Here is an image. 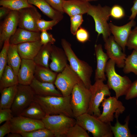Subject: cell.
Wrapping results in <instances>:
<instances>
[{
  "label": "cell",
  "instance_id": "cell-1",
  "mask_svg": "<svg viewBox=\"0 0 137 137\" xmlns=\"http://www.w3.org/2000/svg\"><path fill=\"white\" fill-rule=\"evenodd\" d=\"M71 95L62 96H42L35 94L34 101L41 107L46 114H62L74 118L71 108Z\"/></svg>",
  "mask_w": 137,
  "mask_h": 137
},
{
  "label": "cell",
  "instance_id": "cell-2",
  "mask_svg": "<svg viewBox=\"0 0 137 137\" xmlns=\"http://www.w3.org/2000/svg\"><path fill=\"white\" fill-rule=\"evenodd\" d=\"M61 44L70 66L78 75L85 86L89 89L92 85L91 78L93 72L92 67L77 57L72 49L71 44L65 39H61Z\"/></svg>",
  "mask_w": 137,
  "mask_h": 137
},
{
  "label": "cell",
  "instance_id": "cell-3",
  "mask_svg": "<svg viewBox=\"0 0 137 137\" xmlns=\"http://www.w3.org/2000/svg\"><path fill=\"white\" fill-rule=\"evenodd\" d=\"M76 123L91 132L94 137H112L111 123H106L98 117L85 113L75 118Z\"/></svg>",
  "mask_w": 137,
  "mask_h": 137
},
{
  "label": "cell",
  "instance_id": "cell-4",
  "mask_svg": "<svg viewBox=\"0 0 137 137\" xmlns=\"http://www.w3.org/2000/svg\"><path fill=\"white\" fill-rule=\"evenodd\" d=\"M115 64L113 61L110 59L107 64L105 72L107 78V84L110 89L114 91L115 96L118 99L126 95L132 82L128 76H121L116 72Z\"/></svg>",
  "mask_w": 137,
  "mask_h": 137
},
{
  "label": "cell",
  "instance_id": "cell-5",
  "mask_svg": "<svg viewBox=\"0 0 137 137\" xmlns=\"http://www.w3.org/2000/svg\"><path fill=\"white\" fill-rule=\"evenodd\" d=\"M71 95L70 103L74 118L87 113L91 94L82 81L74 86Z\"/></svg>",
  "mask_w": 137,
  "mask_h": 137
},
{
  "label": "cell",
  "instance_id": "cell-6",
  "mask_svg": "<svg viewBox=\"0 0 137 137\" xmlns=\"http://www.w3.org/2000/svg\"><path fill=\"white\" fill-rule=\"evenodd\" d=\"M111 8L107 6H102L91 5L87 13L93 18L95 23V31L97 36L102 35L104 42L111 36V32L108 21L110 16Z\"/></svg>",
  "mask_w": 137,
  "mask_h": 137
},
{
  "label": "cell",
  "instance_id": "cell-7",
  "mask_svg": "<svg viewBox=\"0 0 137 137\" xmlns=\"http://www.w3.org/2000/svg\"><path fill=\"white\" fill-rule=\"evenodd\" d=\"M45 128L52 131L55 137H66L70 129L76 124L75 118L60 114H46L42 120Z\"/></svg>",
  "mask_w": 137,
  "mask_h": 137
},
{
  "label": "cell",
  "instance_id": "cell-8",
  "mask_svg": "<svg viewBox=\"0 0 137 137\" xmlns=\"http://www.w3.org/2000/svg\"><path fill=\"white\" fill-rule=\"evenodd\" d=\"M95 81L89 89L91 97L87 113L98 117L101 113L99 109L100 104L106 96H110L111 93L108 86L103 80L99 79Z\"/></svg>",
  "mask_w": 137,
  "mask_h": 137
},
{
  "label": "cell",
  "instance_id": "cell-9",
  "mask_svg": "<svg viewBox=\"0 0 137 137\" xmlns=\"http://www.w3.org/2000/svg\"><path fill=\"white\" fill-rule=\"evenodd\" d=\"M82 81L77 74L67 64L64 69L58 73L54 83L62 96L70 95L74 86Z\"/></svg>",
  "mask_w": 137,
  "mask_h": 137
},
{
  "label": "cell",
  "instance_id": "cell-10",
  "mask_svg": "<svg viewBox=\"0 0 137 137\" xmlns=\"http://www.w3.org/2000/svg\"><path fill=\"white\" fill-rule=\"evenodd\" d=\"M35 93L30 85L19 84L11 109L13 115H19L34 100Z\"/></svg>",
  "mask_w": 137,
  "mask_h": 137
},
{
  "label": "cell",
  "instance_id": "cell-11",
  "mask_svg": "<svg viewBox=\"0 0 137 137\" xmlns=\"http://www.w3.org/2000/svg\"><path fill=\"white\" fill-rule=\"evenodd\" d=\"M101 103L102 111L98 118L106 123L113 122L114 118H118L125 110L122 102L115 96L105 98Z\"/></svg>",
  "mask_w": 137,
  "mask_h": 137
},
{
  "label": "cell",
  "instance_id": "cell-12",
  "mask_svg": "<svg viewBox=\"0 0 137 137\" xmlns=\"http://www.w3.org/2000/svg\"><path fill=\"white\" fill-rule=\"evenodd\" d=\"M41 17V14L33 5L22 9L18 11V26L31 31L40 32L37 23Z\"/></svg>",
  "mask_w": 137,
  "mask_h": 137
},
{
  "label": "cell",
  "instance_id": "cell-13",
  "mask_svg": "<svg viewBox=\"0 0 137 137\" xmlns=\"http://www.w3.org/2000/svg\"><path fill=\"white\" fill-rule=\"evenodd\" d=\"M10 121L11 132L21 134L45 128L42 120L33 119L20 115L14 116Z\"/></svg>",
  "mask_w": 137,
  "mask_h": 137
},
{
  "label": "cell",
  "instance_id": "cell-14",
  "mask_svg": "<svg viewBox=\"0 0 137 137\" xmlns=\"http://www.w3.org/2000/svg\"><path fill=\"white\" fill-rule=\"evenodd\" d=\"M18 11L11 10L1 24L0 26V48L2 49L6 41L10 39L17 29Z\"/></svg>",
  "mask_w": 137,
  "mask_h": 137
},
{
  "label": "cell",
  "instance_id": "cell-15",
  "mask_svg": "<svg viewBox=\"0 0 137 137\" xmlns=\"http://www.w3.org/2000/svg\"><path fill=\"white\" fill-rule=\"evenodd\" d=\"M105 42V48L109 59L115 62L117 67L123 68L127 56L121 47L115 41L113 36H110Z\"/></svg>",
  "mask_w": 137,
  "mask_h": 137
},
{
  "label": "cell",
  "instance_id": "cell-16",
  "mask_svg": "<svg viewBox=\"0 0 137 137\" xmlns=\"http://www.w3.org/2000/svg\"><path fill=\"white\" fill-rule=\"evenodd\" d=\"M136 25L134 20L121 26L115 25L112 23H109L110 28L115 41L122 47L123 51L125 52L127 42L132 30V27Z\"/></svg>",
  "mask_w": 137,
  "mask_h": 137
},
{
  "label": "cell",
  "instance_id": "cell-17",
  "mask_svg": "<svg viewBox=\"0 0 137 137\" xmlns=\"http://www.w3.org/2000/svg\"><path fill=\"white\" fill-rule=\"evenodd\" d=\"M36 65L32 59H22L17 75L19 84L30 85L35 78Z\"/></svg>",
  "mask_w": 137,
  "mask_h": 137
},
{
  "label": "cell",
  "instance_id": "cell-18",
  "mask_svg": "<svg viewBox=\"0 0 137 137\" xmlns=\"http://www.w3.org/2000/svg\"><path fill=\"white\" fill-rule=\"evenodd\" d=\"M50 59V69L58 73L61 72L67 64V58L63 49L54 45L51 46Z\"/></svg>",
  "mask_w": 137,
  "mask_h": 137
},
{
  "label": "cell",
  "instance_id": "cell-19",
  "mask_svg": "<svg viewBox=\"0 0 137 137\" xmlns=\"http://www.w3.org/2000/svg\"><path fill=\"white\" fill-rule=\"evenodd\" d=\"M94 49L97 62L94 80L95 81L100 79L104 81L106 80L105 71L109 58L107 53H105L103 50L101 44H95Z\"/></svg>",
  "mask_w": 137,
  "mask_h": 137
},
{
  "label": "cell",
  "instance_id": "cell-20",
  "mask_svg": "<svg viewBox=\"0 0 137 137\" xmlns=\"http://www.w3.org/2000/svg\"><path fill=\"white\" fill-rule=\"evenodd\" d=\"M91 5L83 0H64L63 7L64 12L70 17L87 13Z\"/></svg>",
  "mask_w": 137,
  "mask_h": 137
},
{
  "label": "cell",
  "instance_id": "cell-21",
  "mask_svg": "<svg viewBox=\"0 0 137 137\" xmlns=\"http://www.w3.org/2000/svg\"><path fill=\"white\" fill-rule=\"evenodd\" d=\"M54 84L40 81L35 78L30 85L36 95L42 96H62V93L56 89Z\"/></svg>",
  "mask_w": 137,
  "mask_h": 137
},
{
  "label": "cell",
  "instance_id": "cell-22",
  "mask_svg": "<svg viewBox=\"0 0 137 137\" xmlns=\"http://www.w3.org/2000/svg\"><path fill=\"white\" fill-rule=\"evenodd\" d=\"M40 32H35L19 27L9 39L10 44L20 43L40 40Z\"/></svg>",
  "mask_w": 137,
  "mask_h": 137
},
{
  "label": "cell",
  "instance_id": "cell-23",
  "mask_svg": "<svg viewBox=\"0 0 137 137\" xmlns=\"http://www.w3.org/2000/svg\"><path fill=\"white\" fill-rule=\"evenodd\" d=\"M42 45L40 40L17 45L18 52L22 59L33 60Z\"/></svg>",
  "mask_w": 137,
  "mask_h": 137
},
{
  "label": "cell",
  "instance_id": "cell-24",
  "mask_svg": "<svg viewBox=\"0 0 137 137\" xmlns=\"http://www.w3.org/2000/svg\"><path fill=\"white\" fill-rule=\"evenodd\" d=\"M30 4L38 8L49 18L60 22L63 19V14L55 10L45 0H28Z\"/></svg>",
  "mask_w": 137,
  "mask_h": 137
},
{
  "label": "cell",
  "instance_id": "cell-25",
  "mask_svg": "<svg viewBox=\"0 0 137 137\" xmlns=\"http://www.w3.org/2000/svg\"><path fill=\"white\" fill-rule=\"evenodd\" d=\"M19 84L17 75L12 68L7 65L0 77V91L5 88Z\"/></svg>",
  "mask_w": 137,
  "mask_h": 137
},
{
  "label": "cell",
  "instance_id": "cell-26",
  "mask_svg": "<svg viewBox=\"0 0 137 137\" xmlns=\"http://www.w3.org/2000/svg\"><path fill=\"white\" fill-rule=\"evenodd\" d=\"M17 45L10 44L7 52V64L11 67L17 75L21 63Z\"/></svg>",
  "mask_w": 137,
  "mask_h": 137
},
{
  "label": "cell",
  "instance_id": "cell-27",
  "mask_svg": "<svg viewBox=\"0 0 137 137\" xmlns=\"http://www.w3.org/2000/svg\"><path fill=\"white\" fill-rule=\"evenodd\" d=\"M18 85L5 88L0 91V109L11 108L17 92Z\"/></svg>",
  "mask_w": 137,
  "mask_h": 137
},
{
  "label": "cell",
  "instance_id": "cell-28",
  "mask_svg": "<svg viewBox=\"0 0 137 137\" xmlns=\"http://www.w3.org/2000/svg\"><path fill=\"white\" fill-rule=\"evenodd\" d=\"M58 74L49 68L37 65L35 78L41 82L54 84Z\"/></svg>",
  "mask_w": 137,
  "mask_h": 137
},
{
  "label": "cell",
  "instance_id": "cell-29",
  "mask_svg": "<svg viewBox=\"0 0 137 137\" xmlns=\"http://www.w3.org/2000/svg\"><path fill=\"white\" fill-rule=\"evenodd\" d=\"M19 115L33 119L42 120L46 114L40 106L34 100Z\"/></svg>",
  "mask_w": 137,
  "mask_h": 137
},
{
  "label": "cell",
  "instance_id": "cell-30",
  "mask_svg": "<svg viewBox=\"0 0 137 137\" xmlns=\"http://www.w3.org/2000/svg\"><path fill=\"white\" fill-rule=\"evenodd\" d=\"M130 119V115L127 116L125 120V123L121 124L118 120V118H116V122L114 126L111 125L112 131L114 137H134L136 135L132 134L129 128L128 125Z\"/></svg>",
  "mask_w": 137,
  "mask_h": 137
},
{
  "label": "cell",
  "instance_id": "cell-31",
  "mask_svg": "<svg viewBox=\"0 0 137 137\" xmlns=\"http://www.w3.org/2000/svg\"><path fill=\"white\" fill-rule=\"evenodd\" d=\"M52 44H48L42 45L33 60L37 65L49 68V61Z\"/></svg>",
  "mask_w": 137,
  "mask_h": 137
},
{
  "label": "cell",
  "instance_id": "cell-32",
  "mask_svg": "<svg viewBox=\"0 0 137 137\" xmlns=\"http://www.w3.org/2000/svg\"><path fill=\"white\" fill-rule=\"evenodd\" d=\"M0 5L11 10L16 11L33 6L29 3L28 0H0Z\"/></svg>",
  "mask_w": 137,
  "mask_h": 137
},
{
  "label": "cell",
  "instance_id": "cell-33",
  "mask_svg": "<svg viewBox=\"0 0 137 137\" xmlns=\"http://www.w3.org/2000/svg\"><path fill=\"white\" fill-rule=\"evenodd\" d=\"M123 71L125 74L132 72L137 76V50H133L126 57Z\"/></svg>",
  "mask_w": 137,
  "mask_h": 137
},
{
  "label": "cell",
  "instance_id": "cell-34",
  "mask_svg": "<svg viewBox=\"0 0 137 137\" xmlns=\"http://www.w3.org/2000/svg\"><path fill=\"white\" fill-rule=\"evenodd\" d=\"M23 137H54L53 132L46 128L21 134Z\"/></svg>",
  "mask_w": 137,
  "mask_h": 137
},
{
  "label": "cell",
  "instance_id": "cell-35",
  "mask_svg": "<svg viewBox=\"0 0 137 137\" xmlns=\"http://www.w3.org/2000/svg\"><path fill=\"white\" fill-rule=\"evenodd\" d=\"M66 137H89L90 135L84 129L76 124L67 132Z\"/></svg>",
  "mask_w": 137,
  "mask_h": 137
},
{
  "label": "cell",
  "instance_id": "cell-36",
  "mask_svg": "<svg viewBox=\"0 0 137 137\" xmlns=\"http://www.w3.org/2000/svg\"><path fill=\"white\" fill-rule=\"evenodd\" d=\"M10 45L9 40L5 41L0 53V77L7 65V52Z\"/></svg>",
  "mask_w": 137,
  "mask_h": 137
},
{
  "label": "cell",
  "instance_id": "cell-37",
  "mask_svg": "<svg viewBox=\"0 0 137 137\" xmlns=\"http://www.w3.org/2000/svg\"><path fill=\"white\" fill-rule=\"evenodd\" d=\"M82 14H77L70 16V31L74 35L80 27L83 21Z\"/></svg>",
  "mask_w": 137,
  "mask_h": 137
},
{
  "label": "cell",
  "instance_id": "cell-38",
  "mask_svg": "<svg viewBox=\"0 0 137 137\" xmlns=\"http://www.w3.org/2000/svg\"><path fill=\"white\" fill-rule=\"evenodd\" d=\"M59 22L58 21L53 20L51 21H46L41 18L38 21L37 27L40 32L51 30L53 27Z\"/></svg>",
  "mask_w": 137,
  "mask_h": 137
},
{
  "label": "cell",
  "instance_id": "cell-39",
  "mask_svg": "<svg viewBox=\"0 0 137 137\" xmlns=\"http://www.w3.org/2000/svg\"><path fill=\"white\" fill-rule=\"evenodd\" d=\"M110 16L116 19H121L125 15V12L123 8L120 6L115 5L113 6L110 10Z\"/></svg>",
  "mask_w": 137,
  "mask_h": 137
},
{
  "label": "cell",
  "instance_id": "cell-40",
  "mask_svg": "<svg viewBox=\"0 0 137 137\" xmlns=\"http://www.w3.org/2000/svg\"><path fill=\"white\" fill-rule=\"evenodd\" d=\"M128 49L137 50V30H132L126 44Z\"/></svg>",
  "mask_w": 137,
  "mask_h": 137
},
{
  "label": "cell",
  "instance_id": "cell-41",
  "mask_svg": "<svg viewBox=\"0 0 137 137\" xmlns=\"http://www.w3.org/2000/svg\"><path fill=\"white\" fill-rule=\"evenodd\" d=\"M40 41L42 45L50 44L54 45L56 40L52 34L44 30L41 32L40 35Z\"/></svg>",
  "mask_w": 137,
  "mask_h": 137
},
{
  "label": "cell",
  "instance_id": "cell-42",
  "mask_svg": "<svg viewBox=\"0 0 137 137\" xmlns=\"http://www.w3.org/2000/svg\"><path fill=\"white\" fill-rule=\"evenodd\" d=\"M77 40L79 42L84 43L89 40L90 36L88 31L85 28L80 27L77 31L76 35Z\"/></svg>",
  "mask_w": 137,
  "mask_h": 137
},
{
  "label": "cell",
  "instance_id": "cell-43",
  "mask_svg": "<svg viewBox=\"0 0 137 137\" xmlns=\"http://www.w3.org/2000/svg\"><path fill=\"white\" fill-rule=\"evenodd\" d=\"M13 117L11 108L0 109V124L4 122L10 121Z\"/></svg>",
  "mask_w": 137,
  "mask_h": 137
},
{
  "label": "cell",
  "instance_id": "cell-44",
  "mask_svg": "<svg viewBox=\"0 0 137 137\" xmlns=\"http://www.w3.org/2000/svg\"><path fill=\"white\" fill-rule=\"evenodd\" d=\"M137 97V80L131 83L127 93L125 95V99L130 100Z\"/></svg>",
  "mask_w": 137,
  "mask_h": 137
},
{
  "label": "cell",
  "instance_id": "cell-45",
  "mask_svg": "<svg viewBox=\"0 0 137 137\" xmlns=\"http://www.w3.org/2000/svg\"><path fill=\"white\" fill-rule=\"evenodd\" d=\"M55 10L63 14L64 12L63 4L64 0H45Z\"/></svg>",
  "mask_w": 137,
  "mask_h": 137
},
{
  "label": "cell",
  "instance_id": "cell-46",
  "mask_svg": "<svg viewBox=\"0 0 137 137\" xmlns=\"http://www.w3.org/2000/svg\"><path fill=\"white\" fill-rule=\"evenodd\" d=\"M11 132L10 121H7L0 127V137H3Z\"/></svg>",
  "mask_w": 137,
  "mask_h": 137
},
{
  "label": "cell",
  "instance_id": "cell-47",
  "mask_svg": "<svg viewBox=\"0 0 137 137\" xmlns=\"http://www.w3.org/2000/svg\"><path fill=\"white\" fill-rule=\"evenodd\" d=\"M133 4L131 9V13L129 19L130 20H134L137 14V0H135Z\"/></svg>",
  "mask_w": 137,
  "mask_h": 137
},
{
  "label": "cell",
  "instance_id": "cell-48",
  "mask_svg": "<svg viewBox=\"0 0 137 137\" xmlns=\"http://www.w3.org/2000/svg\"><path fill=\"white\" fill-rule=\"evenodd\" d=\"M11 10L9 8L2 6L0 8V19H2L6 17Z\"/></svg>",
  "mask_w": 137,
  "mask_h": 137
},
{
  "label": "cell",
  "instance_id": "cell-49",
  "mask_svg": "<svg viewBox=\"0 0 137 137\" xmlns=\"http://www.w3.org/2000/svg\"><path fill=\"white\" fill-rule=\"evenodd\" d=\"M7 137H22L20 133L15 132H10L7 134Z\"/></svg>",
  "mask_w": 137,
  "mask_h": 137
},
{
  "label": "cell",
  "instance_id": "cell-50",
  "mask_svg": "<svg viewBox=\"0 0 137 137\" xmlns=\"http://www.w3.org/2000/svg\"><path fill=\"white\" fill-rule=\"evenodd\" d=\"M83 0L89 2L90 1H98V0Z\"/></svg>",
  "mask_w": 137,
  "mask_h": 137
},
{
  "label": "cell",
  "instance_id": "cell-51",
  "mask_svg": "<svg viewBox=\"0 0 137 137\" xmlns=\"http://www.w3.org/2000/svg\"><path fill=\"white\" fill-rule=\"evenodd\" d=\"M133 30H137V26L133 29Z\"/></svg>",
  "mask_w": 137,
  "mask_h": 137
},
{
  "label": "cell",
  "instance_id": "cell-52",
  "mask_svg": "<svg viewBox=\"0 0 137 137\" xmlns=\"http://www.w3.org/2000/svg\"><path fill=\"white\" fill-rule=\"evenodd\" d=\"M136 107H137V99H136Z\"/></svg>",
  "mask_w": 137,
  "mask_h": 137
}]
</instances>
